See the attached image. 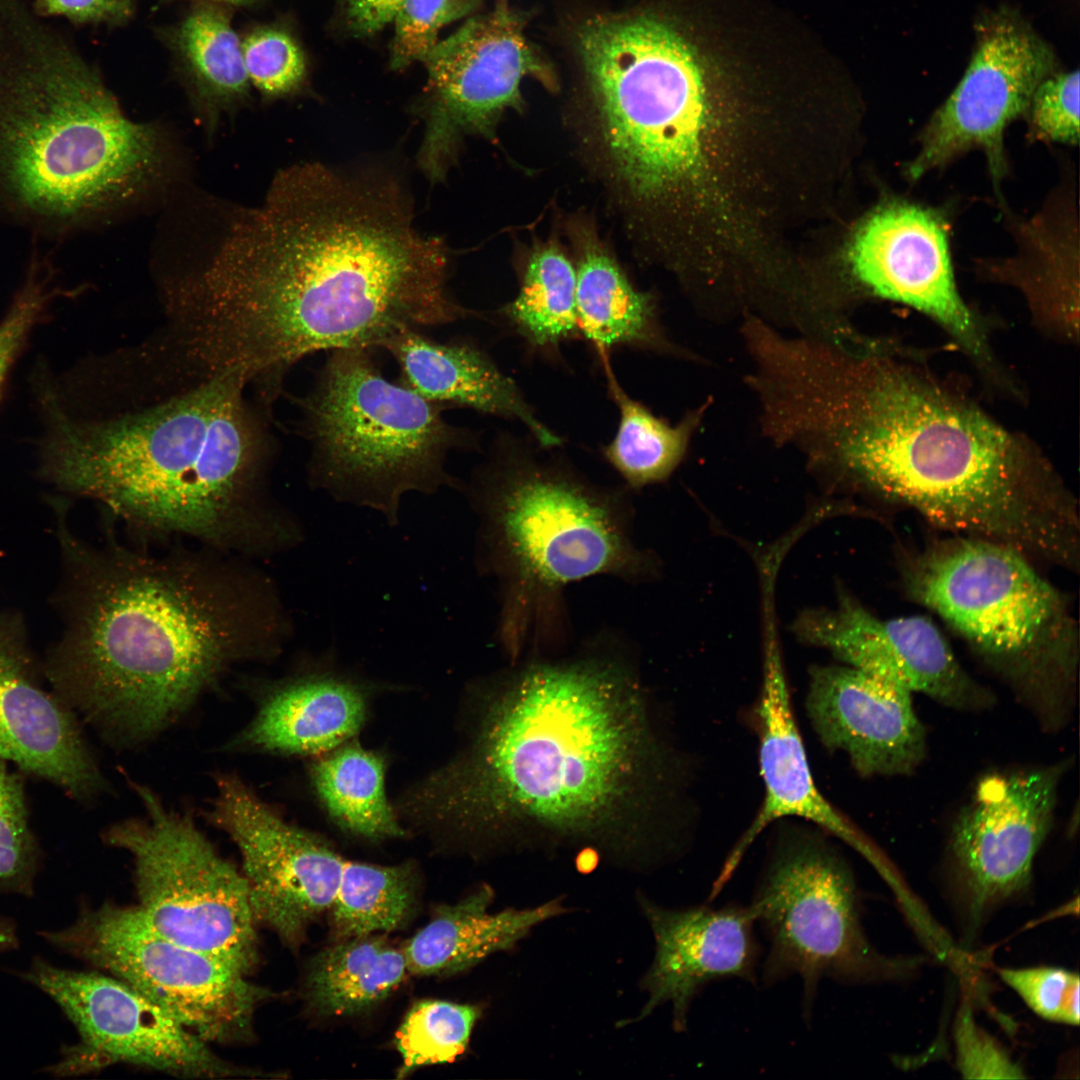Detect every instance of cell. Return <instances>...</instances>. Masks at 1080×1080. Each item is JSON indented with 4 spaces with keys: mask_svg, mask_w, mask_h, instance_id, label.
Wrapping results in <instances>:
<instances>
[{
    "mask_svg": "<svg viewBox=\"0 0 1080 1080\" xmlns=\"http://www.w3.org/2000/svg\"><path fill=\"white\" fill-rule=\"evenodd\" d=\"M413 221L391 176L319 162L281 170L209 263L170 288L185 354L209 376L258 380L272 399L308 355L383 349L403 331L476 315L449 292L443 242Z\"/></svg>",
    "mask_w": 1080,
    "mask_h": 1080,
    "instance_id": "cell-1",
    "label": "cell"
},
{
    "mask_svg": "<svg viewBox=\"0 0 1080 1080\" xmlns=\"http://www.w3.org/2000/svg\"><path fill=\"white\" fill-rule=\"evenodd\" d=\"M62 557L52 691L110 740L144 739L233 664L275 656L292 624L272 579L208 547L163 554L84 542L50 502Z\"/></svg>",
    "mask_w": 1080,
    "mask_h": 1080,
    "instance_id": "cell-2",
    "label": "cell"
},
{
    "mask_svg": "<svg viewBox=\"0 0 1080 1080\" xmlns=\"http://www.w3.org/2000/svg\"><path fill=\"white\" fill-rule=\"evenodd\" d=\"M824 371V370H823ZM801 415L859 488L951 535L1062 566L1080 546L1078 501L1030 439L1001 424L893 339L861 340L817 371Z\"/></svg>",
    "mask_w": 1080,
    "mask_h": 1080,
    "instance_id": "cell-3",
    "label": "cell"
},
{
    "mask_svg": "<svg viewBox=\"0 0 1080 1080\" xmlns=\"http://www.w3.org/2000/svg\"><path fill=\"white\" fill-rule=\"evenodd\" d=\"M624 650L598 638L493 685L473 740L407 799L422 825L462 835L529 825L589 836L615 824L655 750Z\"/></svg>",
    "mask_w": 1080,
    "mask_h": 1080,
    "instance_id": "cell-4",
    "label": "cell"
},
{
    "mask_svg": "<svg viewBox=\"0 0 1080 1080\" xmlns=\"http://www.w3.org/2000/svg\"><path fill=\"white\" fill-rule=\"evenodd\" d=\"M247 383L224 374L94 421L70 418L46 396L42 475L137 531L242 557L288 549L302 530L265 492L272 447Z\"/></svg>",
    "mask_w": 1080,
    "mask_h": 1080,
    "instance_id": "cell-5",
    "label": "cell"
},
{
    "mask_svg": "<svg viewBox=\"0 0 1080 1080\" xmlns=\"http://www.w3.org/2000/svg\"><path fill=\"white\" fill-rule=\"evenodd\" d=\"M554 449L502 433L464 485L480 520L478 566L499 583V640L512 660L565 635L568 584L596 575L639 583L657 570L633 539L625 490L591 481Z\"/></svg>",
    "mask_w": 1080,
    "mask_h": 1080,
    "instance_id": "cell-6",
    "label": "cell"
},
{
    "mask_svg": "<svg viewBox=\"0 0 1080 1080\" xmlns=\"http://www.w3.org/2000/svg\"><path fill=\"white\" fill-rule=\"evenodd\" d=\"M159 128L122 112L72 41L24 0H0V172L25 207L74 217L159 182Z\"/></svg>",
    "mask_w": 1080,
    "mask_h": 1080,
    "instance_id": "cell-7",
    "label": "cell"
},
{
    "mask_svg": "<svg viewBox=\"0 0 1080 1080\" xmlns=\"http://www.w3.org/2000/svg\"><path fill=\"white\" fill-rule=\"evenodd\" d=\"M1022 552L951 535L901 553L904 591L943 620L1047 731L1076 698L1079 631L1065 594Z\"/></svg>",
    "mask_w": 1080,
    "mask_h": 1080,
    "instance_id": "cell-8",
    "label": "cell"
},
{
    "mask_svg": "<svg viewBox=\"0 0 1080 1080\" xmlns=\"http://www.w3.org/2000/svg\"><path fill=\"white\" fill-rule=\"evenodd\" d=\"M573 41L625 188L648 205L689 194L704 174L710 115L684 38L658 14L635 9L585 18Z\"/></svg>",
    "mask_w": 1080,
    "mask_h": 1080,
    "instance_id": "cell-9",
    "label": "cell"
},
{
    "mask_svg": "<svg viewBox=\"0 0 1080 1080\" xmlns=\"http://www.w3.org/2000/svg\"><path fill=\"white\" fill-rule=\"evenodd\" d=\"M373 351L328 352L297 404L314 487L394 524L405 494L461 488L447 470L448 456L479 443L472 431L448 423L443 408L387 379Z\"/></svg>",
    "mask_w": 1080,
    "mask_h": 1080,
    "instance_id": "cell-10",
    "label": "cell"
},
{
    "mask_svg": "<svg viewBox=\"0 0 1080 1080\" xmlns=\"http://www.w3.org/2000/svg\"><path fill=\"white\" fill-rule=\"evenodd\" d=\"M748 906L768 943L763 983L798 976L806 1018L821 980L861 984L896 973V963L867 940L848 864L823 841L800 837L780 844Z\"/></svg>",
    "mask_w": 1080,
    "mask_h": 1080,
    "instance_id": "cell-11",
    "label": "cell"
},
{
    "mask_svg": "<svg viewBox=\"0 0 1080 1080\" xmlns=\"http://www.w3.org/2000/svg\"><path fill=\"white\" fill-rule=\"evenodd\" d=\"M144 819L111 826L104 840L133 859L137 906L161 934L244 974L257 962L247 880L193 822L137 787Z\"/></svg>",
    "mask_w": 1080,
    "mask_h": 1080,
    "instance_id": "cell-12",
    "label": "cell"
},
{
    "mask_svg": "<svg viewBox=\"0 0 1080 1080\" xmlns=\"http://www.w3.org/2000/svg\"><path fill=\"white\" fill-rule=\"evenodd\" d=\"M41 936L128 984L207 1043L248 1040L256 1007L271 995L221 961L164 936L137 906L105 903Z\"/></svg>",
    "mask_w": 1080,
    "mask_h": 1080,
    "instance_id": "cell-13",
    "label": "cell"
},
{
    "mask_svg": "<svg viewBox=\"0 0 1080 1080\" xmlns=\"http://www.w3.org/2000/svg\"><path fill=\"white\" fill-rule=\"evenodd\" d=\"M526 24L527 14L501 3L469 17L421 61L427 81L418 164L431 182L445 179L463 135L489 134L504 111L521 104L526 78L554 83L551 67L525 35Z\"/></svg>",
    "mask_w": 1080,
    "mask_h": 1080,
    "instance_id": "cell-14",
    "label": "cell"
},
{
    "mask_svg": "<svg viewBox=\"0 0 1080 1080\" xmlns=\"http://www.w3.org/2000/svg\"><path fill=\"white\" fill-rule=\"evenodd\" d=\"M23 976L61 1008L79 1035L46 1069L50 1074L76 1076L116 1063L189 1078L246 1072L220 1059L206 1041L111 975L69 970L35 959Z\"/></svg>",
    "mask_w": 1080,
    "mask_h": 1080,
    "instance_id": "cell-15",
    "label": "cell"
},
{
    "mask_svg": "<svg viewBox=\"0 0 1080 1080\" xmlns=\"http://www.w3.org/2000/svg\"><path fill=\"white\" fill-rule=\"evenodd\" d=\"M976 40L963 77L920 133L919 149L905 168L911 181L978 149L997 190L1008 168L1005 130L1027 113L1036 88L1054 73L1052 48L1008 8L982 16Z\"/></svg>",
    "mask_w": 1080,
    "mask_h": 1080,
    "instance_id": "cell-16",
    "label": "cell"
},
{
    "mask_svg": "<svg viewBox=\"0 0 1080 1080\" xmlns=\"http://www.w3.org/2000/svg\"><path fill=\"white\" fill-rule=\"evenodd\" d=\"M848 263L872 296L926 315L992 384L1012 388L983 321L958 291L947 223L935 209L901 199L881 204L857 228Z\"/></svg>",
    "mask_w": 1080,
    "mask_h": 1080,
    "instance_id": "cell-17",
    "label": "cell"
},
{
    "mask_svg": "<svg viewBox=\"0 0 1080 1080\" xmlns=\"http://www.w3.org/2000/svg\"><path fill=\"white\" fill-rule=\"evenodd\" d=\"M1068 761L984 777L961 808L948 852L961 905L976 924L1023 892L1049 835Z\"/></svg>",
    "mask_w": 1080,
    "mask_h": 1080,
    "instance_id": "cell-18",
    "label": "cell"
},
{
    "mask_svg": "<svg viewBox=\"0 0 1080 1080\" xmlns=\"http://www.w3.org/2000/svg\"><path fill=\"white\" fill-rule=\"evenodd\" d=\"M211 818L241 853L256 923L296 943L332 907L346 860L319 836L284 821L236 777L218 781Z\"/></svg>",
    "mask_w": 1080,
    "mask_h": 1080,
    "instance_id": "cell-19",
    "label": "cell"
},
{
    "mask_svg": "<svg viewBox=\"0 0 1080 1080\" xmlns=\"http://www.w3.org/2000/svg\"><path fill=\"white\" fill-rule=\"evenodd\" d=\"M793 629L801 640L830 650L845 665L945 707L977 712L994 703L992 693L965 670L928 617L882 619L841 593L835 608L807 610Z\"/></svg>",
    "mask_w": 1080,
    "mask_h": 1080,
    "instance_id": "cell-20",
    "label": "cell"
},
{
    "mask_svg": "<svg viewBox=\"0 0 1080 1080\" xmlns=\"http://www.w3.org/2000/svg\"><path fill=\"white\" fill-rule=\"evenodd\" d=\"M23 617L0 612V756L70 799L88 802L104 781L77 714L44 686Z\"/></svg>",
    "mask_w": 1080,
    "mask_h": 1080,
    "instance_id": "cell-21",
    "label": "cell"
},
{
    "mask_svg": "<svg viewBox=\"0 0 1080 1080\" xmlns=\"http://www.w3.org/2000/svg\"><path fill=\"white\" fill-rule=\"evenodd\" d=\"M906 688L850 666H816L806 708L821 742L863 777L906 776L927 754V734Z\"/></svg>",
    "mask_w": 1080,
    "mask_h": 1080,
    "instance_id": "cell-22",
    "label": "cell"
},
{
    "mask_svg": "<svg viewBox=\"0 0 1080 1080\" xmlns=\"http://www.w3.org/2000/svg\"><path fill=\"white\" fill-rule=\"evenodd\" d=\"M640 903L655 939V956L642 981L647 1001L629 1023L670 1004L673 1029L684 1032L691 1004L708 984L730 978L756 983L762 952L749 906L668 909L643 897Z\"/></svg>",
    "mask_w": 1080,
    "mask_h": 1080,
    "instance_id": "cell-23",
    "label": "cell"
},
{
    "mask_svg": "<svg viewBox=\"0 0 1080 1080\" xmlns=\"http://www.w3.org/2000/svg\"><path fill=\"white\" fill-rule=\"evenodd\" d=\"M760 774L765 796L759 812L727 857L713 899L730 879L756 837L772 822L796 816L817 824L882 868L869 841L818 790L799 733L775 642H768L763 681L755 711Z\"/></svg>",
    "mask_w": 1080,
    "mask_h": 1080,
    "instance_id": "cell-24",
    "label": "cell"
},
{
    "mask_svg": "<svg viewBox=\"0 0 1080 1080\" xmlns=\"http://www.w3.org/2000/svg\"><path fill=\"white\" fill-rule=\"evenodd\" d=\"M383 349L397 363V381L425 400L444 410L471 409L518 421L542 447L562 446L563 438L536 415L515 381L472 340L442 342L410 329Z\"/></svg>",
    "mask_w": 1080,
    "mask_h": 1080,
    "instance_id": "cell-25",
    "label": "cell"
},
{
    "mask_svg": "<svg viewBox=\"0 0 1080 1080\" xmlns=\"http://www.w3.org/2000/svg\"><path fill=\"white\" fill-rule=\"evenodd\" d=\"M1077 202L1057 194L1034 217L1015 225V255L983 265L992 280L1016 287L1043 331L1074 342L1079 335Z\"/></svg>",
    "mask_w": 1080,
    "mask_h": 1080,
    "instance_id": "cell-26",
    "label": "cell"
},
{
    "mask_svg": "<svg viewBox=\"0 0 1080 1080\" xmlns=\"http://www.w3.org/2000/svg\"><path fill=\"white\" fill-rule=\"evenodd\" d=\"M362 686L331 669L308 671L280 685L243 735L250 747L285 754H318L338 747L362 727Z\"/></svg>",
    "mask_w": 1080,
    "mask_h": 1080,
    "instance_id": "cell-27",
    "label": "cell"
},
{
    "mask_svg": "<svg viewBox=\"0 0 1080 1080\" xmlns=\"http://www.w3.org/2000/svg\"><path fill=\"white\" fill-rule=\"evenodd\" d=\"M493 892L484 887L454 905L437 909L433 918L406 944L407 969L416 975L454 974L489 955L510 949L536 925L566 909L560 899L525 909L491 913Z\"/></svg>",
    "mask_w": 1080,
    "mask_h": 1080,
    "instance_id": "cell-28",
    "label": "cell"
},
{
    "mask_svg": "<svg viewBox=\"0 0 1080 1080\" xmlns=\"http://www.w3.org/2000/svg\"><path fill=\"white\" fill-rule=\"evenodd\" d=\"M576 273L580 337L599 355L618 347L656 352L670 347L651 297L633 287L613 258L599 248H589Z\"/></svg>",
    "mask_w": 1080,
    "mask_h": 1080,
    "instance_id": "cell-29",
    "label": "cell"
},
{
    "mask_svg": "<svg viewBox=\"0 0 1080 1080\" xmlns=\"http://www.w3.org/2000/svg\"><path fill=\"white\" fill-rule=\"evenodd\" d=\"M407 971L403 951L381 938L354 937L312 959L307 999L319 1014L354 1015L384 1000Z\"/></svg>",
    "mask_w": 1080,
    "mask_h": 1080,
    "instance_id": "cell-30",
    "label": "cell"
},
{
    "mask_svg": "<svg viewBox=\"0 0 1080 1080\" xmlns=\"http://www.w3.org/2000/svg\"><path fill=\"white\" fill-rule=\"evenodd\" d=\"M313 786L332 819L346 832L382 840L405 835L385 791L381 755L357 743L339 745L311 766Z\"/></svg>",
    "mask_w": 1080,
    "mask_h": 1080,
    "instance_id": "cell-31",
    "label": "cell"
},
{
    "mask_svg": "<svg viewBox=\"0 0 1080 1080\" xmlns=\"http://www.w3.org/2000/svg\"><path fill=\"white\" fill-rule=\"evenodd\" d=\"M576 268L556 247L536 251L519 292L498 314L536 352L558 355L564 342L580 337L576 310Z\"/></svg>",
    "mask_w": 1080,
    "mask_h": 1080,
    "instance_id": "cell-32",
    "label": "cell"
},
{
    "mask_svg": "<svg viewBox=\"0 0 1080 1080\" xmlns=\"http://www.w3.org/2000/svg\"><path fill=\"white\" fill-rule=\"evenodd\" d=\"M600 357L610 397L619 411L617 430L602 448L603 457L629 489H641L665 480L685 454L694 419L689 416L671 426L658 418L622 388L611 369L608 354Z\"/></svg>",
    "mask_w": 1080,
    "mask_h": 1080,
    "instance_id": "cell-33",
    "label": "cell"
},
{
    "mask_svg": "<svg viewBox=\"0 0 1080 1080\" xmlns=\"http://www.w3.org/2000/svg\"><path fill=\"white\" fill-rule=\"evenodd\" d=\"M415 898L414 872L409 864L380 866L346 860L332 905L336 930L362 937L397 928L408 916Z\"/></svg>",
    "mask_w": 1080,
    "mask_h": 1080,
    "instance_id": "cell-34",
    "label": "cell"
},
{
    "mask_svg": "<svg viewBox=\"0 0 1080 1080\" xmlns=\"http://www.w3.org/2000/svg\"><path fill=\"white\" fill-rule=\"evenodd\" d=\"M176 41L199 95L214 117L219 109L247 95L250 81L242 43L222 11L197 9L181 24Z\"/></svg>",
    "mask_w": 1080,
    "mask_h": 1080,
    "instance_id": "cell-35",
    "label": "cell"
},
{
    "mask_svg": "<svg viewBox=\"0 0 1080 1080\" xmlns=\"http://www.w3.org/2000/svg\"><path fill=\"white\" fill-rule=\"evenodd\" d=\"M478 1006L421 1000L408 1011L395 1035L402 1058L398 1078L422 1066L449 1063L466 1050L480 1017Z\"/></svg>",
    "mask_w": 1080,
    "mask_h": 1080,
    "instance_id": "cell-36",
    "label": "cell"
},
{
    "mask_svg": "<svg viewBox=\"0 0 1080 1080\" xmlns=\"http://www.w3.org/2000/svg\"><path fill=\"white\" fill-rule=\"evenodd\" d=\"M0 756V893L30 896L41 848L29 819L24 773Z\"/></svg>",
    "mask_w": 1080,
    "mask_h": 1080,
    "instance_id": "cell-37",
    "label": "cell"
},
{
    "mask_svg": "<svg viewBox=\"0 0 1080 1080\" xmlns=\"http://www.w3.org/2000/svg\"><path fill=\"white\" fill-rule=\"evenodd\" d=\"M480 4L481 0H405L392 21L390 67L398 70L421 62L445 26L472 16Z\"/></svg>",
    "mask_w": 1080,
    "mask_h": 1080,
    "instance_id": "cell-38",
    "label": "cell"
},
{
    "mask_svg": "<svg viewBox=\"0 0 1080 1080\" xmlns=\"http://www.w3.org/2000/svg\"><path fill=\"white\" fill-rule=\"evenodd\" d=\"M242 55L249 81L266 96L290 94L304 83L303 50L283 30L264 28L250 34L242 43Z\"/></svg>",
    "mask_w": 1080,
    "mask_h": 1080,
    "instance_id": "cell-39",
    "label": "cell"
},
{
    "mask_svg": "<svg viewBox=\"0 0 1080 1080\" xmlns=\"http://www.w3.org/2000/svg\"><path fill=\"white\" fill-rule=\"evenodd\" d=\"M999 975L1037 1015L1078 1025L1079 975L1056 967L1000 969Z\"/></svg>",
    "mask_w": 1080,
    "mask_h": 1080,
    "instance_id": "cell-40",
    "label": "cell"
},
{
    "mask_svg": "<svg viewBox=\"0 0 1080 1080\" xmlns=\"http://www.w3.org/2000/svg\"><path fill=\"white\" fill-rule=\"evenodd\" d=\"M1033 140L1079 141V71L1052 73L1036 88L1027 113Z\"/></svg>",
    "mask_w": 1080,
    "mask_h": 1080,
    "instance_id": "cell-41",
    "label": "cell"
},
{
    "mask_svg": "<svg viewBox=\"0 0 1080 1080\" xmlns=\"http://www.w3.org/2000/svg\"><path fill=\"white\" fill-rule=\"evenodd\" d=\"M957 1065L965 1078H1023V1070L964 1008L955 1030Z\"/></svg>",
    "mask_w": 1080,
    "mask_h": 1080,
    "instance_id": "cell-42",
    "label": "cell"
},
{
    "mask_svg": "<svg viewBox=\"0 0 1080 1080\" xmlns=\"http://www.w3.org/2000/svg\"><path fill=\"white\" fill-rule=\"evenodd\" d=\"M46 296L41 286L29 281L0 323V392L15 357L43 311Z\"/></svg>",
    "mask_w": 1080,
    "mask_h": 1080,
    "instance_id": "cell-43",
    "label": "cell"
},
{
    "mask_svg": "<svg viewBox=\"0 0 1080 1080\" xmlns=\"http://www.w3.org/2000/svg\"><path fill=\"white\" fill-rule=\"evenodd\" d=\"M41 17H62L73 23H117L131 13L132 0H34Z\"/></svg>",
    "mask_w": 1080,
    "mask_h": 1080,
    "instance_id": "cell-44",
    "label": "cell"
},
{
    "mask_svg": "<svg viewBox=\"0 0 1080 1080\" xmlns=\"http://www.w3.org/2000/svg\"><path fill=\"white\" fill-rule=\"evenodd\" d=\"M405 0H338L344 30L351 36H373L392 23Z\"/></svg>",
    "mask_w": 1080,
    "mask_h": 1080,
    "instance_id": "cell-45",
    "label": "cell"
},
{
    "mask_svg": "<svg viewBox=\"0 0 1080 1080\" xmlns=\"http://www.w3.org/2000/svg\"><path fill=\"white\" fill-rule=\"evenodd\" d=\"M217 1H223V2H229V3H236V4H241V3L247 2V1H249V0H217Z\"/></svg>",
    "mask_w": 1080,
    "mask_h": 1080,
    "instance_id": "cell-46",
    "label": "cell"
},
{
    "mask_svg": "<svg viewBox=\"0 0 1080 1080\" xmlns=\"http://www.w3.org/2000/svg\"><path fill=\"white\" fill-rule=\"evenodd\" d=\"M500 1H501V3H506V0H500Z\"/></svg>",
    "mask_w": 1080,
    "mask_h": 1080,
    "instance_id": "cell-47",
    "label": "cell"
}]
</instances>
